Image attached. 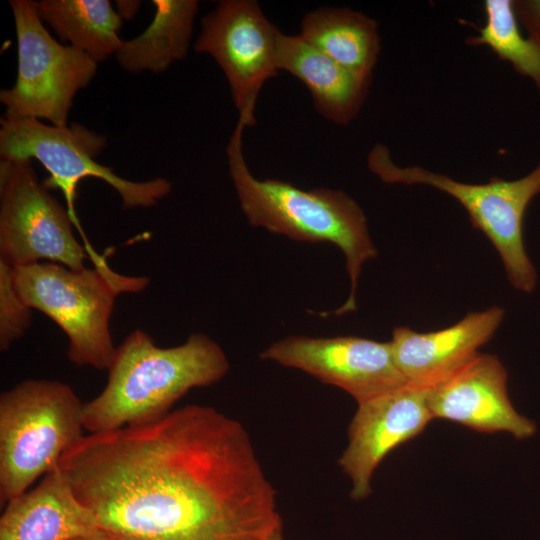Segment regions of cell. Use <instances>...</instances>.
Returning <instances> with one entry per match:
<instances>
[{"label":"cell","instance_id":"obj_1","mask_svg":"<svg viewBox=\"0 0 540 540\" xmlns=\"http://www.w3.org/2000/svg\"><path fill=\"white\" fill-rule=\"evenodd\" d=\"M59 467L117 540H270L281 529L248 432L211 406L84 435Z\"/></svg>","mask_w":540,"mask_h":540},{"label":"cell","instance_id":"obj_2","mask_svg":"<svg viewBox=\"0 0 540 540\" xmlns=\"http://www.w3.org/2000/svg\"><path fill=\"white\" fill-rule=\"evenodd\" d=\"M228 370L222 348L203 333L163 348L135 330L116 347L104 389L84 403V429L100 433L160 419L189 390L220 381Z\"/></svg>","mask_w":540,"mask_h":540},{"label":"cell","instance_id":"obj_3","mask_svg":"<svg viewBox=\"0 0 540 540\" xmlns=\"http://www.w3.org/2000/svg\"><path fill=\"white\" fill-rule=\"evenodd\" d=\"M238 121L227 146L229 173L248 222L269 232L304 242H330L346 258L350 292L332 314L356 310V290L362 266L378 255L369 234L366 215L342 190L300 189L279 179H257L245 162Z\"/></svg>","mask_w":540,"mask_h":540},{"label":"cell","instance_id":"obj_4","mask_svg":"<svg viewBox=\"0 0 540 540\" xmlns=\"http://www.w3.org/2000/svg\"><path fill=\"white\" fill-rule=\"evenodd\" d=\"M13 280L22 300L65 333L68 360L98 370H108L116 350L110 331L116 297L149 284V278L122 275L107 262L82 270L38 262L13 268Z\"/></svg>","mask_w":540,"mask_h":540},{"label":"cell","instance_id":"obj_5","mask_svg":"<svg viewBox=\"0 0 540 540\" xmlns=\"http://www.w3.org/2000/svg\"><path fill=\"white\" fill-rule=\"evenodd\" d=\"M83 406L57 380L28 379L1 393V504L59 466L63 453L84 436Z\"/></svg>","mask_w":540,"mask_h":540},{"label":"cell","instance_id":"obj_6","mask_svg":"<svg viewBox=\"0 0 540 540\" xmlns=\"http://www.w3.org/2000/svg\"><path fill=\"white\" fill-rule=\"evenodd\" d=\"M369 170L387 184L426 185L456 199L467 211L472 226L496 248L510 284L524 293L537 285V272L524 247L523 218L540 193V161L515 180L491 178L487 183H466L419 165L399 166L388 147L376 143L367 155Z\"/></svg>","mask_w":540,"mask_h":540},{"label":"cell","instance_id":"obj_7","mask_svg":"<svg viewBox=\"0 0 540 540\" xmlns=\"http://www.w3.org/2000/svg\"><path fill=\"white\" fill-rule=\"evenodd\" d=\"M107 139L85 126L47 125L31 117L3 115L0 120L1 160L36 159L49 173L43 181L49 189H59L77 230L84 232L77 217L75 202L81 180L94 177L109 184L119 194L123 207L149 208L158 204L172 189L170 181L155 178L131 181L96 161ZM85 239H87L85 237Z\"/></svg>","mask_w":540,"mask_h":540},{"label":"cell","instance_id":"obj_8","mask_svg":"<svg viewBox=\"0 0 540 540\" xmlns=\"http://www.w3.org/2000/svg\"><path fill=\"white\" fill-rule=\"evenodd\" d=\"M17 37V77L0 92L4 115L46 119L66 126L77 92L94 78L97 63L57 42L39 18L35 1L11 0Z\"/></svg>","mask_w":540,"mask_h":540},{"label":"cell","instance_id":"obj_9","mask_svg":"<svg viewBox=\"0 0 540 540\" xmlns=\"http://www.w3.org/2000/svg\"><path fill=\"white\" fill-rule=\"evenodd\" d=\"M68 210L40 181L32 159L0 162V260L13 268L40 260L85 268Z\"/></svg>","mask_w":540,"mask_h":540},{"label":"cell","instance_id":"obj_10","mask_svg":"<svg viewBox=\"0 0 540 540\" xmlns=\"http://www.w3.org/2000/svg\"><path fill=\"white\" fill-rule=\"evenodd\" d=\"M281 32L255 0H222L201 19L194 49L212 56L223 70L246 127L256 124L255 107L263 85L278 75Z\"/></svg>","mask_w":540,"mask_h":540},{"label":"cell","instance_id":"obj_11","mask_svg":"<svg viewBox=\"0 0 540 540\" xmlns=\"http://www.w3.org/2000/svg\"><path fill=\"white\" fill-rule=\"evenodd\" d=\"M260 358L341 388L358 404L408 383L396 365L390 341L356 336H289L263 350Z\"/></svg>","mask_w":540,"mask_h":540},{"label":"cell","instance_id":"obj_12","mask_svg":"<svg viewBox=\"0 0 540 540\" xmlns=\"http://www.w3.org/2000/svg\"><path fill=\"white\" fill-rule=\"evenodd\" d=\"M428 390L407 383L358 404L348 428V444L338 460L352 482V499L368 497L372 476L382 460L419 435L433 419L427 404Z\"/></svg>","mask_w":540,"mask_h":540},{"label":"cell","instance_id":"obj_13","mask_svg":"<svg viewBox=\"0 0 540 540\" xmlns=\"http://www.w3.org/2000/svg\"><path fill=\"white\" fill-rule=\"evenodd\" d=\"M508 373L497 356L479 353L451 377L428 390L433 418L457 422L478 432H507L526 439L535 423L519 414L507 393Z\"/></svg>","mask_w":540,"mask_h":540},{"label":"cell","instance_id":"obj_14","mask_svg":"<svg viewBox=\"0 0 540 540\" xmlns=\"http://www.w3.org/2000/svg\"><path fill=\"white\" fill-rule=\"evenodd\" d=\"M505 310L498 306L470 312L457 323L431 332L394 327V360L410 384L431 389L467 365L495 334Z\"/></svg>","mask_w":540,"mask_h":540},{"label":"cell","instance_id":"obj_15","mask_svg":"<svg viewBox=\"0 0 540 540\" xmlns=\"http://www.w3.org/2000/svg\"><path fill=\"white\" fill-rule=\"evenodd\" d=\"M98 530L96 516L59 466L9 500L0 518V540H72Z\"/></svg>","mask_w":540,"mask_h":540},{"label":"cell","instance_id":"obj_16","mask_svg":"<svg viewBox=\"0 0 540 540\" xmlns=\"http://www.w3.org/2000/svg\"><path fill=\"white\" fill-rule=\"evenodd\" d=\"M277 68L304 83L316 111L338 125H347L358 116L371 83L336 63L300 35L280 34Z\"/></svg>","mask_w":540,"mask_h":540},{"label":"cell","instance_id":"obj_17","mask_svg":"<svg viewBox=\"0 0 540 540\" xmlns=\"http://www.w3.org/2000/svg\"><path fill=\"white\" fill-rule=\"evenodd\" d=\"M299 35L339 65L372 80L381 40L378 23L366 14L321 7L304 16Z\"/></svg>","mask_w":540,"mask_h":540},{"label":"cell","instance_id":"obj_18","mask_svg":"<svg viewBox=\"0 0 540 540\" xmlns=\"http://www.w3.org/2000/svg\"><path fill=\"white\" fill-rule=\"evenodd\" d=\"M155 14L139 36L122 41L115 56L120 66L133 73H161L188 52L195 16L196 0H153Z\"/></svg>","mask_w":540,"mask_h":540},{"label":"cell","instance_id":"obj_19","mask_svg":"<svg viewBox=\"0 0 540 540\" xmlns=\"http://www.w3.org/2000/svg\"><path fill=\"white\" fill-rule=\"evenodd\" d=\"M35 8L62 41L96 63L115 55L122 44V18L108 0H40Z\"/></svg>","mask_w":540,"mask_h":540},{"label":"cell","instance_id":"obj_20","mask_svg":"<svg viewBox=\"0 0 540 540\" xmlns=\"http://www.w3.org/2000/svg\"><path fill=\"white\" fill-rule=\"evenodd\" d=\"M483 9L485 22L467 43L490 48L518 74L529 79L540 95V42L522 33L513 0H485Z\"/></svg>","mask_w":540,"mask_h":540},{"label":"cell","instance_id":"obj_21","mask_svg":"<svg viewBox=\"0 0 540 540\" xmlns=\"http://www.w3.org/2000/svg\"><path fill=\"white\" fill-rule=\"evenodd\" d=\"M32 309L18 294L13 267L0 260V349L7 351L29 329Z\"/></svg>","mask_w":540,"mask_h":540},{"label":"cell","instance_id":"obj_22","mask_svg":"<svg viewBox=\"0 0 540 540\" xmlns=\"http://www.w3.org/2000/svg\"><path fill=\"white\" fill-rule=\"evenodd\" d=\"M513 6L520 26L540 42V0H513Z\"/></svg>","mask_w":540,"mask_h":540},{"label":"cell","instance_id":"obj_23","mask_svg":"<svg viewBox=\"0 0 540 540\" xmlns=\"http://www.w3.org/2000/svg\"><path fill=\"white\" fill-rule=\"evenodd\" d=\"M140 1H116V12L122 18V20L132 19L140 8Z\"/></svg>","mask_w":540,"mask_h":540},{"label":"cell","instance_id":"obj_24","mask_svg":"<svg viewBox=\"0 0 540 540\" xmlns=\"http://www.w3.org/2000/svg\"><path fill=\"white\" fill-rule=\"evenodd\" d=\"M72 540H117V539L100 529L90 535L81 536L78 538H74Z\"/></svg>","mask_w":540,"mask_h":540},{"label":"cell","instance_id":"obj_25","mask_svg":"<svg viewBox=\"0 0 540 540\" xmlns=\"http://www.w3.org/2000/svg\"><path fill=\"white\" fill-rule=\"evenodd\" d=\"M270 540H284L283 539V536H282V530H278L272 537Z\"/></svg>","mask_w":540,"mask_h":540}]
</instances>
